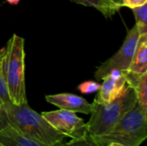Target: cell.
<instances>
[{
  "instance_id": "cell-19",
  "label": "cell",
  "mask_w": 147,
  "mask_h": 146,
  "mask_svg": "<svg viewBox=\"0 0 147 146\" xmlns=\"http://www.w3.org/2000/svg\"><path fill=\"white\" fill-rule=\"evenodd\" d=\"M106 146H125L122 144H120V143H117V142H112V143H109V145H107Z\"/></svg>"
},
{
  "instance_id": "cell-7",
  "label": "cell",
  "mask_w": 147,
  "mask_h": 146,
  "mask_svg": "<svg viewBox=\"0 0 147 146\" xmlns=\"http://www.w3.org/2000/svg\"><path fill=\"white\" fill-rule=\"evenodd\" d=\"M102 80L103 82L94 100L102 104L109 103L118 98L127 86L123 72L117 70L111 71Z\"/></svg>"
},
{
  "instance_id": "cell-22",
  "label": "cell",
  "mask_w": 147,
  "mask_h": 146,
  "mask_svg": "<svg viewBox=\"0 0 147 146\" xmlns=\"http://www.w3.org/2000/svg\"><path fill=\"white\" fill-rule=\"evenodd\" d=\"M0 146H5V145H3V144H1V143H0Z\"/></svg>"
},
{
  "instance_id": "cell-3",
  "label": "cell",
  "mask_w": 147,
  "mask_h": 146,
  "mask_svg": "<svg viewBox=\"0 0 147 146\" xmlns=\"http://www.w3.org/2000/svg\"><path fill=\"white\" fill-rule=\"evenodd\" d=\"M136 103L135 91L128 85L118 98L109 103L102 104L94 101L91 103L90 120L86 123L89 134L99 137L109 133Z\"/></svg>"
},
{
  "instance_id": "cell-16",
  "label": "cell",
  "mask_w": 147,
  "mask_h": 146,
  "mask_svg": "<svg viewBox=\"0 0 147 146\" xmlns=\"http://www.w3.org/2000/svg\"><path fill=\"white\" fill-rule=\"evenodd\" d=\"M0 101L2 102L3 105V104H9L11 103L7 87L3 79V71H2V64H1V52H0Z\"/></svg>"
},
{
  "instance_id": "cell-10",
  "label": "cell",
  "mask_w": 147,
  "mask_h": 146,
  "mask_svg": "<svg viewBox=\"0 0 147 146\" xmlns=\"http://www.w3.org/2000/svg\"><path fill=\"white\" fill-rule=\"evenodd\" d=\"M127 71L139 76L147 72V34L140 35L130 67Z\"/></svg>"
},
{
  "instance_id": "cell-15",
  "label": "cell",
  "mask_w": 147,
  "mask_h": 146,
  "mask_svg": "<svg viewBox=\"0 0 147 146\" xmlns=\"http://www.w3.org/2000/svg\"><path fill=\"white\" fill-rule=\"evenodd\" d=\"M65 146H100L94 139L92 136L88 134L80 139H71L65 143Z\"/></svg>"
},
{
  "instance_id": "cell-21",
  "label": "cell",
  "mask_w": 147,
  "mask_h": 146,
  "mask_svg": "<svg viewBox=\"0 0 147 146\" xmlns=\"http://www.w3.org/2000/svg\"><path fill=\"white\" fill-rule=\"evenodd\" d=\"M2 106H3V103H2V102L0 101V110H1V108H2Z\"/></svg>"
},
{
  "instance_id": "cell-8",
  "label": "cell",
  "mask_w": 147,
  "mask_h": 146,
  "mask_svg": "<svg viewBox=\"0 0 147 146\" xmlns=\"http://www.w3.org/2000/svg\"><path fill=\"white\" fill-rule=\"evenodd\" d=\"M46 101L60 109L71 111L74 113H82L84 114H90L92 104L84 98L71 94L61 93L55 95H47L45 96Z\"/></svg>"
},
{
  "instance_id": "cell-17",
  "label": "cell",
  "mask_w": 147,
  "mask_h": 146,
  "mask_svg": "<svg viewBox=\"0 0 147 146\" xmlns=\"http://www.w3.org/2000/svg\"><path fill=\"white\" fill-rule=\"evenodd\" d=\"M146 3H147V0H122V6L132 9L136 7L142 6Z\"/></svg>"
},
{
  "instance_id": "cell-9",
  "label": "cell",
  "mask_w": 147,
  "mask_h": 146,
  "mask_svg": "<svg viewBox=\"0 0 147 146\" xmlns=\"http://www.w3.org/2000/svg\"><path fill=\"white\" fill-rule=\"evenodd\" d=\"M0 143L5 146H47L18 133L9 125H0ZM53 146H65L60 142Z\"/></svg>"
},
{
  "instance_id": "cell-2",
  "label": "cell",
  "mask_w": 147,
  "mask_h": 146,
  "mask_svg": "<svg viewBox=\"0 0 147 146\" xmlns=\"http://www.w3.org/2000/svg\"><path fill=\"white\" fill-rule=\"evenodd\" d=\"M0 52L3 79L11 103L27 104L24 39L13 34Z\"/></svg>"
},
{
  "instance_id": "cell-5",
  "label": "cell",
  "mask_w": 147,
  "mask_h": 146,
  "mask_svg": "<svg viewBox=\"0 0 147 146\" xmlns=\"http://www.w3.org/2000/svg\"><path fill=\"white\" fill-rule=\"evenodd\" d=\"M140 37L137 26H134L127 32V37L116 53L102 63L96 70L95 77L96 80H102L113 71H127L131 65L133 56Z\"/></svg>"
},
{
  "instance_id": "cell-18",
  "label": "cell",
  "mask_w": 147,
  "mask_h": 146,
  "mask_svg": "<svg viewBox=\"0 0 147 146\" xmlns=\"http://www.w3.org/2000/svg\"><path fill=\"white\" fill-rule=\"evenodd\" d=\"M115 5H117V6H119L120 8H121V7H123L122 6V0H111Z\"/></svg>"
},
{
  "instance_id": "cell-13",
  "label": "cell",
  "mask_w": 147,
  "mask_h": 146,
  "mask_svg": "<svg viewBox=\"0 0 147 146\" xmlns=\"http://www.w3.org/2000/svg\"><path fill=\"white\" fill-rule=\"evenodd\" d=\"M133 12L140 35L147 34V3L133 9Z\"/></svg>"
},
{
  "instance_id": "cell-4",
  "label": "cell",
  "mask_w": 147,
  "mask_h": 146,
  "mask_svg": "<svg viewBox=\"0 0 147 146\" xmlns=\"http://www.w3.org/2000/svg\"><path fill=\"white\" fill-rule=\"evenodd\" d=\"M93 138L100 146L112 142L125 146H140L147 138V110L137 102L109 133Z\"/></svg>"
},
{
  "instance_id": "cell-20",
  "label": "cell",
  "mask_w": 147,
  "mask_h": 146,
  "mask_svg": "<svg viewBox=\"0 0 147 146\" xmlns=\"http://www.w3.org/2000/svg\"><path fill=\"white\" fill-rule=\"evenodd\" d=\"M6 1L10 4H17L20 0H6Z\"/></svg>"
},
{
  "instance_id": "cell-14",
  "label": "cell",
  "mask_w": 147,
  "mask_h": 146,
  "mask_svg": "<svg viewBox=\"0 0 147 146\" xmlns=\"http://www.w3.org/2000/svg\"><path fill=\"white\" fill-rule=\"evenodd\" d=\"M101 87V84L96 81H85L83 82L82 83H80L78 87V89L82 93V94H91V93H95L97 92L99 90Z\"/></svg>"
},
{
  "instance_id": "cell-6",
  "label": "cell",
  "mask_w": 147,
  "mask_h": 146,
  "mask_svg": "<svg viewBox=\"0 0 147 146\" xmlns=\"http://www.w3.org/2000/svg\"><path fill=\"white\" fill-rule=\"evenodd\" d=\"M41 115L56 131L71 139H80L89 134L86 123L74 112L59 108L43 112Z\"/></svg>"
},
{
  "instance_id": "cell-1",
  "label": "cell",
  "mask_w": 147,
  "mask_h": 146,
  "mask_svg": "<svg viewBox=\"0 0 147 146\" xmlns=\"http://www.w3.org/2000/svg\"><path fill=\"white\" fill-rule=\"evenodd\" d=\"M7 124L18 133L42 145L53 146L63 142L65 136L56 131L41 115L27 104H3L0 110V125Z\"/></svg>"
},
{
  "instance_id": "cell-12",
  "label": "cell",
  "mask_w": 147,
  "mask_h": 146,
  "mask_svg": "<svg viewBox=\"0 0 147 146\" xmlns=\"http://www.w3.org/2000/svg\"><path fill=\"white\" fill-rule=\"evenodd\" d=\"M132 88L135 91L137 102L147 110V72L140 77Z\"/></svg>"
},
{
  "instance_id": "cell-11",
  "label": "cell",
  "mask_w": 147,
  "mask_h": 146,
  "mask_svg": "<svg viewBox=\"0 0 147 146\" xmlns=\"http://www.w3.org/2000/svg\"><path fill=\"white\" fill-rule=\"evenodd\" d=\"M78 4L92 7L100 11L105 17H111L121 9L111 0H71Z\"/></svg>"
}]
</instances>
